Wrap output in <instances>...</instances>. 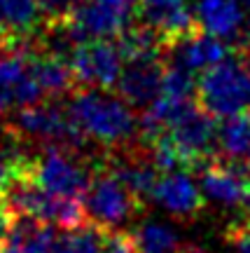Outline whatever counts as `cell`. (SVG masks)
I'll return each mask as SVG.
<instances>
[{"label":"cell","instance_id":"obj_1","mask_svg":"<svg viewBox=\"0 0 250 253\" xmlns=\"http://www.w3.org/2000/svg\"><path fill=\"white\" fill-rule=\"evenodd\" d=\"M72 122L84 138L99 145L122 148L141 134V122L122 96H112L99 89L77 91L71 101Z\"/></svg>","mask_w":250,"mask_h":253},{"label":"cell","instance_id":"obj_2","mask_svg":"<svg viewBox=\"0 0 250 253\" xmlns=\"http://www.w3.org/2000/svg\"><path fill=\"white\" fill-rule=\"evenodd\" d=\"M26 162V160H24ZM2 202L9 209L12 216L31 218L45 225L61 227V230H71V227L84 225V204L80 199H68L59 197L49 190L40 188L26 171L24 164L21 169L14 173V178L2 192Z\"/></svg>","mask_w":250,"mask_h":253},{"label":"cell","instance_id":"obj_3","mask_svg":"<svg viewBox=\"0 0 250 253\" xmlns=\"http://www.w3.org/2000/svg\"><path fill=\"white\" fill-rule=\"evenodd\" d=\"M197 101L213 118L250 113V66L239 54H229L204 71L197 80Z\"/></svg>","mask_w":250,"mask_h":253},{"label":"cell","instance_id":"obj_4","mask_svg":"<svg viewBox=\"0 0 250 253\" xmlns=\"http://www.w3.org/2000/svg\"><path fill=\"white\" fill-rule=\"evenodd\" d=\"M136 9L138 0H82L56 28L72 45L82 40H107L124 33Z\"/></svg>","mask_w":250,"mask_h":253},{"label":"cell","instance_id":"obj_5","mask_svg":"<svg viewBox=\"0 0 250 253\" xmlns=\"http://www.w3.org/2000/svg\"><path fill=\"white\" fill-rule=\"evenodd\" d=\"M199 188L208 204L250 220V167L232 160H213L197 167Z\"/></svg>","mask_w":250,"mask_h":253},{"label":"cell","instance_id":"obj_6","mask_svg":"<svg viewBox=\"0 0 250 253\" xmlns=\"http://www.w3.org/2000/svg\"><path fill=\"white\" fill-rule=\"evenodd\" d=\"M24 171L40 188L68 199H82L91 181L87 167L72 157L71 148L63 145H45L36 160L24 162Z\"/></svg>","mask_w":250,"mask_h":253},{"label":"cell","instance_id":"obj_7","mask_svg":"<svg viewBox=\"0 0 250 253\" xmlns=\"http://www.w3.org/2000/svg\"><path fill=\"white\" fill-rule=\"evenodd\" d=\"M164 136L176 145V150L182 155L185 164L194 167V169L199 164L208 162V157H213L217 153V125H215V118L211 113H206L201 106L197 108L192 101L166 126Z\"/></svg>","mask_w":250,"mask_h":253},{"label":"cell","instance_id":"obj_8","mask_svg":"<svg viewBox=\"0 0 250 253\" xmlns=\"http://www.w3.org/2000/svg\"><path fill=\"white\" fill-rule=\"evenodd\" d=\"M82 204H84V213L91 218L94 225L110 230L126 223L136 213L141 202L112 169H107V171H99L89 181Z\"/></svg>","mask_w":250,"mask_h":253},{"label":"cell","instance_id":"obj_9","mask_svg":"<svg viewBox=\"0 0 250 253\" xmlns=\"http://www.w3.org/2000/svg\"><path fill=\"white\" fill-rule=\"evenodd\" d=\"M17 134L31 141H40L47 145H63V148H80L84 136L72 122L68 110L59 108L56 103H31L17 113L14 118Z\"/></svg>","mask_w":250,"mask_h":253},{"label":"cell","instance_id":"obj_10","mask_svg":"<svg viewBox=\"0 0 250 253\" xmlns=\"http://www.w3.org/2000/svg\"><path fill=\"white\" fill-rule=\"evenodd\" d=\"M71 68L75 80H80L82 84L96 87V89H110V87H115L122 75L124 54L115 42L82 40L72 47Z\"/></svg>","mask_w":250,"mask_h":253},{"label":"cell","instance_id":"obj_11","mask_svg":"<svg viewBox=\"0 0 250 253\" xmlns=\"http://www.w3.org/2000/svg\"><path fill=\"white\" fill-rule=\"evenodd\" d=\"M42 96L26 49L12 47L9 52H0V113L37 103Z\"/></svg>","mask_w":250,"mask_h":253},{"label":"cell","instance_id":"obj_12","mask_svg":"<svg viewBox=\"0 0 250 253\" xmlns=\"http://www.w3.org/2000/svg\"><path fill=\"white\" fill-rule=\"evenodd\" d=\"M150 199L176 218H197L206 204L199 183L182 169L164 171L154 183Z\"/></svg>","mask_w":250,"mask_h":253},{"label":"cell","instance_id":"obj_13","mask_svg":"<svg viewBox=\"0 0 250 253\" xmlns=\"http://www.w3.org/2000/svg\"><path fill=\"white\" fill-rule=\"evenodd\" d=\"M194 21L197 28L220 38L241 42L243 38L250 40V26L246 9L239 0H194Z\"/></svg>","mask_w":250,"mask_h":253},{"label":"cell","instance_id":"obj_14","mask_svg":"<svg viewBox=\"0 0 250 253\" xmlns=\"http://www.w3.org/2000/svg\"><path fill=\"white\" fill-rule=\"evenodd\" d=\"M166 52H171V63H178L192 73L208 71L232 54V49L227 47L224 40L206 33L201 28L199 31L194 28L185 36L176 38L173 42L166 45Z\"/></svg>","mask_w":250,"mask_h":253},{"label":"cell","instance_id":"obj_15","mask_svg":"<svg viewBox=\"0 0 250 253\" xmlns=\"http://www.w3.org/2000/svg\"><path fill=\"white\" fill-rule=\"evenodd\" d=\"M161 75H164L161 59H131L122 68L115 87L129 106L147 108L161 94Z\"/></svg>","mask_w":250,"mask_h":253},{"label":"cell","instance_id":"obj_16","mask_svg":"<svg viewBox=\"0 0 250 253\" xmlns=\"http://www.w3.org/2000/svg\"><path fill=\"white\" fill-rule=\"evenodd\" d=\"M138 14L145 26L166 40V45L197 28L187 0H138Z\"/></svg>","mask_w":250,"mask_h":253},{"label":"cell","instance_id":"obj_17","mask_svg":"<svg viewBox=\"0 0 250 253\" xmlns=\"http://www.w3.org/2000/svg\"><path fill=\"white\" fill-rule=\"evenodd\" d=\"M217 155L250 167V113L224 118L217 126Z\"/></svg>","mask_w":250,"mask_h":253},{"label":"cell","instance_id":"obj_18","mask_svg":"<svg viewBox=\"0 0 250 253\" xmlns=\"http://www.w3.org/2000/svg\"><path fill=\"white\" fill-rule=\"evenodd\" d=\"M112 171L122 178L126 188L134 192L138 199L143 197H150L152 195V188L154 183L159 178V169L154 167L150 155H143V153H134V155H126L122 160H117Z\"/></svg>","mask_w":250,"mask_h":253},{"label":"cell","instance_id":"obj_19","mask_svg":"<svg viewBox=\"0 0 250 253\" xmlns=\"http://www.w3.org/2000/svg\"><path fill=\"white\" fill-rule=\"evenodd\" d=\"M40 12V0H0V36L19 40L33 33Z\"/></svg>","mask_w":250,"mask_h":253},{"label":"cell","instance_id":"obj_20","mask_svg":"<svg viewBox=\"0 0 250 253\" xmlns=\"http://www.w3.org/2000/svg\"><path fill=\"white\" fill-rule=\"evenodd\" d=\"M31 71L45 96H61L71 89L72 80H75L71 63H66L59 54H31Z\"/></svg>","mask_w":250,"mask_h":253},{"label":"cell","instance_id":"obj_21","mask_svg":"<svg viewBox=\"0 0 250 253\" xmlns=\"http://www.w3.org/2000/svg\"><path fill=\"white\" fill-rule=\"evenodd\" d=\"M136 253H180V237L166 223L145 220L136 227L134 235Z\"/></svg>","mask_w":250,"mask_h":253},{"label":"cell","instance_id":"obj_22","mask_svg":"<svg viewBox=\"0 0 250 253\" xmlns=\"http://www.w3.org/2000/svg\"><path fill=\"white\" fill-rule=\"evenodd\" d=\"M106 230L99 225H80L66 232H56L52 253H103Z\"/></svg>","mask_w":250,"mask_h":253},{"label":"cell","instance_id":"obj_23","mask_svg":"<svg viewBox=\"0 0 250 253\" xmlns=\"http://www.w3.org/2000/svg\"><path fill=\"white\" fill-rule=\"evenodd\" d=\"M161 94L171 96L178 101H192V96L197 94V80L194 73L182 68L178 63L164 66V75H161Z\"/></svg>","mask_w":250,"mask_h":253},{"label":"cell","instance_id":"obj_24","mask_svg":"<svg viewBox=\"0 0 250 253\" xmlns=\"http://www.w3.org/2000/svg\"><path fill=\"white\" fill-rule=\"evenodd\" d=\"M227 242L232 246V253H250V220L232 223L227 230Z\"/></svg>","mask_w":250,"mask_h":253},{"label":"cell","instance_id":"obj_25","mask_svg":"<svg viewBox=\"0 0 250 253\" xmlns=\"http://www.w3.org/2000/svg\"><path fill=\"white\" fill-rule=\"evenodd\" d=\"M21 164H24V157L0 153V197H2L5 188L9 185V181L14 178V173L21 169Z\"/></svg>","mask_w":250,"mask_h":253},{"label":"cell","instance_id":"obj_26","mask_svg":"<svg viewBox=\"0 0 250 253\" xmlns=\"http://www.w3.org/2000/svg\"><path fill=\"white\" fill-rule=\"evenodd\" d=\"M103 253H136L134 237L115 232V235H106L103 242Z\"/></svg>","mask_w":250,"mask_h":253},{"label":"cell","instance_id":"obj_27","mask_svg":"<svg viewBox=\"0 0 250 253\" xmlns=\"http://www.w3.org/2000/svg\"><path fill=\"white\" fill-rule=\"evenodd\" d=\"M82 0H40V7L45 9L47 14H52V17H68L72 9L80 5Z\"/></svg>","mask_w":250,"mask_h":253},{"label":"cell","instance_id":"obj_28","mask_svg":"<svg viewBox=\"0 0 250 253\" xmlns=\"http://www.w3.org/2000/svg\"><path fill=\"white\" fill-rule=\"evenodd\" d=\"M180 253H215L211 249H206V246H182Z\"/></svg>","mask_w":250,"mask_h":253},{"label":"cell","instance_id":"obj_29","mask_svg":"<svg viewBox=\"0 0 250 253\" xmlns=\"http://www.w3.org/2000/svg\"><path fill=\"white\" fill-rule=\"evenodd\" d=\"M243 5V9H246V17H248V26H250V0H239Z\"/></svg>","mask_w":250,"mask_h":253}]
</instances>
